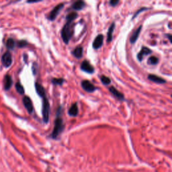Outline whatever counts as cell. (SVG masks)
Masks as SVG:
<instances>
[{
    "mask_svg": "<svg viewBox=\"0 0 172 172\" xmlns=\"http://www.w3.org/2000/svg\"><path fill=\"white\" fill-rule=\"evenodd\" d=\"M15 87H16V91H18V93L21 94V95H22V94L24 93V88L20 82L16 83L15 85Z\"/></svg>",
    "mask_w": 172,
    "mask_h": 172,
    "instance_id": "7402d4cb",
    "label": "cell"
},
{
    "mask_svg": "<svg viewBox=\"0 0 172 172\" xmlns=\"http://www.w3.org/2000/svg\"><path fill=\"white\" fill-rule=\"evenodd\" d=\"M81 85H82L83 90L88 93H92L96 90V87L95 86L88 80L82 81V83H81Z\"/></svg>",
    "mask_w": 172,
    "mask_h": 172,
    "instance_id": "5b68a950",
    "label": "cell"
},
{
    "mask_svg": "<svg viewBox=\"0 0 172 172\" xmlns=\"http://www.w3.org/2000/svg\"><path fill=\"white\" fill-rule=\"evenodd\" d=\"M51 82L55 85H62L64 82V80L63 78H53Z\"/></svg>",
    "mask_w": 172,
    "mask_h": 172,
    "instance_id": "44dd1931",
    "label": "cell"
},
{
    "mask_svg": "<svg viewBox=\"0 0 172 172\" xmlns=\"http://www.w3.org/2000/svg\"><path fill=\"white\" fill-rule=\"evenodd\" d=\"M13 84L12 79L10 75H5L4 79V87L5 90H10L12 87V85Z\"/></svg>",
    "mask_w": 172,
    "mask_h": 172,
    "instance_id": "2e32d148",
    "label": "cell"
},
{
    "mask_svg": "<svg viewBox=\"0 0 172 172\" xmlns=\"http://www.w3.org/2000/svg\"><path fill=\"white\" fill-rule=\"evenodd\" d=\"M119 4V1L118 0H111V1H110V4L111 6L114 7L116 5H117V4Z\"/></svg>",
    "mask_w": 172,
    "mask_h": 172,
    "instance_id": "83f0119b",
    "label": "cell"
},
{
    "mask_svg": "<svg viewBox=\"0 0 172 172\" xmlns=\"http://www.w3.org/2000/svg\"><path fill=\"white\" fill-rule=\"evenodd\" d=\"M159 63V59L157 57L155 56H151L148 59V63L150 64H153V65H155Z\"/></svg>",
    "mask_w": 172,
    "mask_h": 172,
    "instance_id": "d4e9b609",
    "label": "cell"
},
{
    "mask_svg": "<svg viewBox=\"0 0 172 172\" xmlns=\"http://www.w3.org/2000/svg\"><path fill=\"white\" fill-rule=\"evenodd\" d=\"M100 80L101 82L103 83L104 85H108L110 84V83H111V80H110V78L105 76V75H102L100 77Z\"/></svg>",
    "mask_w": 172,
    "mask_h": 172,
    "instance_id": "cb8c5ba5",
    "label": "cell"
},
{
    "mask_svg": "<svg viewBox=\"0 0 172 172\" xmlns=\"http://www.w3.org/2000/svg\"><path fill=\"white\" fill-rule=\"evenodd\" d=\"M103 41H104V36L102 34H99L94 39L92 47L94 49H99L101 48L103 45Z\"/></svg>",
    "mask_w": 172,
    "mask_h": 172,
    "instance_id": "9c48e42d",
    "label": "cell"
},
{
    "mask_svg": "<svg viewBox=\"0 0 172 172\" xmlns=\"http://www.w3.org/2000/svg\"><path fill=\"white\" fill-rule=\"evenodd\" d=\"M115 28V23L112 22L111 25L109 27L107 33V42L110 43V42H112V40L113 39V32H114Z\"/></svg>",
    "mask_w": 172,
    "mask_h": 172,
    "instance_id": "ac0fdd59",
    "label": "cell"
},
{
    "mask_svg": "<svg viewBox=\"0 0 172 172\" xmlns=\"http://www.w3.org/2000/svg\"><path fill=\"white\" fill-rule=\"evenodd\" d=\"M147 10H148V8H147V7H142V8H141V9L139 10L138 11H137V12L135 13V14H134L133 17V19L135 18L136 17V16L139 14L140 13H141L142 12H143V11Z\"/></svg>",
    "mask_w": 172,
    "mask_h": 172,
    "instance_id": "4316f807",
    "label": "cell"
},
{
    "mask_svg": "<svg viewBox=\"0 0 172 172\" xmlns=\"http://www.w3.org/2000/svg\"><path fill=\"white\" fill-rule=\"evenodd\" d=\"M85 6V2L82 0H79L74 2L72 5V9H73L75 11H79L83 10Z\"/></svg>",
    "mask_w": 172,
    "mask_h": 172,
    "instance_id": "9a60e30c",
    "label": "cell"
},
{
    "mask_svg": "<svg viewBox=\"0 0 172 172\" xmlns=\"http://www.w3.org/2000/svg\"><path fill=\"white\" fill-rule=\"evenodd\" d=\"M78 112H79V109H78L77 103H75L73 104L68 110V114L70 116H72V117L77 116L78 114Z\"/></svg>",
    "mask_w": 172,
    "mask_h": 172,
    "instance_id": "e0dca14e",
    "label": "cell"
},
{
    "mask_svg": "<svg viewBox=\"0 0 172 172\" xmlns=\"http://www.w3.org/2000/svg\"><path fill=\"white\" fill-rule=\"evenodd\" d=\"M61 113V107H59L57 109V112H56V116L57 117L55 120V124H54V128L52 133L50 134L51 138L53 139H56L57 137L60 135V134L63 131L64 125L63 124V121L62 118L60 117Z\"/></svg>",
    "mask_w": 172,
    "mask_h": 172,
    "instance_id": "6da1fadb",
    "label": "cell"
},
{
    "mask_svg": "<svg viewBox=\"0 0 172 172\" xmlns=\"http://www.w3.org/2000/svg\"><path fill=\"white\" fill-rule=\"evenodd\" d=\"M148 79L149 80L151 81V82L156 83H159V84H163V83H165L166 81L161 78L160 77L157 76L156 75H153V74H150L148 75Z\"/></svg>",
    "mask_w": 172,
    "mask_h": 172,
    "instance_id": "7c38bea8",
    "label": "cell"
},
{
    "mask_svg": "<svg viewBox=\"0 0 172 172\" xmlns=\"http://www.w3.org/2000/svg\"><path fill=\"white\" fill-rule=\"evenodd\" d=\"M167 36H168V39L169 40V42H171V34H167Z\"/></svg>",
    "mask_w": 172,
    "mask_h": 172,
    "instance_id": "f1b7e54d",
    "label": "cell"
},
{
    "mask_svg": "<svg viewBox=\"0 0 172 172\" xmlns=\"http://www.w3.org/2000/svg\"><path fill=\"white\" fill-rule=\"evenodd\" d=\"M83 48L82 47H78L77 48H75V49L73 50L72 54L75 58L79 59L83 56Z\"/></svg>",
    "mask_w": 172,
    "mask_h": 172,
    "instance_id": "d6986e66",
    "label": "cell"
},
{
    "mask_svg": "<svg viewBox=\"0 0 172 172\" xmlns=\"http://www.w3.org/2000/svg\"><path fill=\"white\" fill-rule=\"evenodd\" d=\"M109 91L116 98L118 99V100L120 101L125 100V96H124L123 94L122 93H120L118 90H117L114 86H112V87H109Z\"/></svg>",
    "mask_w": 172,
    "mask_h": 172,
    "instance_id": "30bf717a",
    "label": "cell"
},
{
    "mask_svg": "<svg viewBox=\"0 0 172 172\" xmlns=\"http://www.w3.org/2000/svg\"><path fill=\"white\" fill-rule=\"evenodd\" d=\"M40 1H28L27 2L29 3V4H33V3H38Z\"/></svg>",
    "mask_w": 172,
    "mask_h": 172,
    "instance_id": "f546056e",
    "label": "cell"
},
{
    "mask_svg": "<svg viewBox=\"0 0 172 172\" xmlns=\"http://www.w3.org/2000/svg\"><path fill=\"white\" fill-rule=\"evenodd\" d=\"M6 47L10 50L13 49V48L15 47V41L12 39H9L7 40L6 42Z\"/></svg>",
    "mask_w": 172,
    "mask_h": 172,
    "instance_id": "603a6c76",
    "label": "cell"
},
{
    "mask_svg": "<svg viewBox=\"0 0 172 172\" xmlns=\"http://www.w3.org/2000/svg\"><path fill=\"white\" fill-rule=\"evenodd\" d=\"M1 61L4 66L5 67H10L12 63V56L10 52H6L3 55Z\"/></svg>",
    "mask_w": 172,
    "mask_h": 172,
    "instance_id": "ba28073f",
    "label": "cell"
},
{
    "mask_svg": "<svg viewBox=\"0 0 172 172\" xmlns=\"http://www.w3.org/2000/svg\"><path fill=\"white\" fill-rule=\"evenodd\" d=\"M75 24L73 22H67L61 30V37L63 42L67 44L74 34Z\"/></svg>",
    "mask_w": 172,
    "mask_h": 172,
    "instance_id": "7a4b0ae2",
    "label": "cell"
},
{
    "mask_svg": "<svg viewBox=\"0 0 172 172\" xmlns=\"http://www.w3.org/2000/svg\"><path fill=\"white\" fill-rule=\"evenodd\" d=\"M23 104L24 107L26 108V109L29 114H32L33 112V105H32V102L31 99L29 98L28 96H24L22 99Z\"/></svg>",
    "mask_w": 172,
    "mask_h": 172,
    "instance_id": "52a82bcc",
    "label": "cell"
},
{
    "mask_svg": "<svg viewBox=\"0 0 172 172\" xmlns=\"http://www.w3.org/2000/svg\"><path fill=\"white\" fill-rule=\"evenodd\" d=\"M35 90H36V91L38 95H39L40 97H41L42 98L47 97L46 96V92H45L44 88L40 84V83H35Z\"/></svg>",
    "mask_w": 172,
    "mask_h": 172,
    "instance_id": "5bb4252c",
    "label": "cell"
},
{
    "mask_svg": "<svg viewBox=\"0 0 172 172\" xmlns=\"http://www.w3.org/2000/svg\"><path fill=\"white\" fill-rule=\"evenodd\" d=\"M42 115L43 122L45 124H47L49 121L50 117V104L47 97L42 98Z\"/></svg>",
    "mask_w": 172,
    "mask_h": 172,
    "instance_id": "3957f363",
    "label": "cell"
},
{
    "mask_svg": "<svg viewBox=\"0 0 172 172\" xmlns=\"http://www.w3.org/2000/svg\"><path fill=\"white\" fill-rule=\"evenodd\" d=\"M64 7V4H59L57 5L53 8L52 11L49 13V14L48 15L47 18L50 21H54L57 17V16L59 13H60L61 10L63 9Z\"/></svg>",
    "mask_w": 172,
    "mask_h": 172,
    "instance_id": "277c9868",
    "label": "cell"
},
{
    "mask_svg": "<svg viewBox=\"0 0 172 172\" xmlns=\"http://www.w3.org/2000/svg\"><path fill=\"white\" fill-rule=\"evenodd\" d=\"M77 16H78V14L77 12H71L67 16L66 20L67 22H73V20H75V19L77 18Z\"/></svg>",
    "mask_w": 172,
    "mask_h": 172,
    "instance_id": "ffe728a7",
    "label": "cell"
},
{
    "mask_svg": "<svg viewBox=\"0 0 172 172\" xmlns=\"http://www.w3.org/2000/svg\"><path fill=\"white\" fill-rule=\"evenodd\" d=\"M80 69L82 70L83 71L87 73L92 74L94 73V68L93 67L90 63V62L87 61H83L82 64H81Z\"/></svg>",
    "mask_w": 172,
    "mask_h": 172,
    "instance_id": "8992f818",
    "label": "cell"
},
{
    "mask_svg": "<svg viewBox=\"0 0 172 172\" xmlns=\"http://www.w3.org/2000/svg\"><path fill=\"white\" fill-rule=\"evenodd\" d=\"M27 44H28V42H27V41H26V40H20V41L18 42V47L19 48L25 47H26Z\"/></svg>",
    "mask_w": 172,
    "mask_h": 172,
    "instance_id": "484cf974",
    "label": "cell"
},
{
    "mask_svg": "<svg viewBox=\"0 0 172 172\" xmlns=\"http://www.w3.org/2000/svg\"><path fill=\"white\" fill-rule=\"evenodd\" d=\"M151 53H152L151 50H150L149 48L143 47L142 48L141 51L138 53V55H137V59H138V60L139 61H142V59H143L144 56L149 55V54H150Z\"/></svg>",
    "mask_w": 172,
    "mask_h": 172,
    "instance_id": "8fae6325",
    "label": "cell"
},
{
    "mask_svg": "<svg viewBox=\"0 0 172 172\" xmlns=\"http://www.w3.org/2000/svg\"><path fill=\"white\" fill-rule=\"evenodd\" d=\"M141 30H142V26L141 25L140 26H139V28L133 32V34H132V36L130 39V42L132 44H134V43L136 42V40H138L139 34H140V33H141Z\"/></svg>",
    "mask_w": 172,
    "mask_h": 172,
    "instance_id": "4fadbf2b",
    "label": "cell"
}]
</instances>
